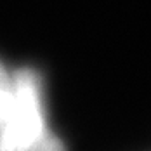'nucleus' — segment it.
<instances>
[{
	"instance_id": "f257e3e1",
	"label": "nucleus",
	"mask_w": 151,
	"mask_h": 151,
	"mask_svg": "<svg viewBox=\"0 0 151 151\" xmlns=\"http://www.w3.org/2000/svg\"><path fill=\"white\" fill-rule=\"evenodd\" d=\"M47 134L40 80L31 70H19L12 75V104L0 148L26 151Z\"/></svg>"
},
{
	"instance_id": "f03ea898",
	"label": "nucleus",
	"mask_w": 151,
	"mask_h": 151,
	"mask_svg": "<svg viewBox=\"0 0 151 151\" xmlns=\"http://www.w3.org/2000/svg\"><path fill=\"white\" fill-rule=\"evenodd\" d=\"M11 104H12V76L7 73V70L0 63V137L7 125Z\"/></svg>"
},
{
	"instance_id": "7ed1b4c3",
	"label": "nucleus",
	"mask_w": 151,
	"mask_h": 151,
	"mask_svg": "<svg viewBox=\"0 0 151 151\" xmlns=\"http://www.w3.org/2000/svg\"><path fill=\"white\" fill-rule=\"evenodd\" d=\"M0 151H5V150H4V148H0Z\"/></svg>"
}]
</instances>
